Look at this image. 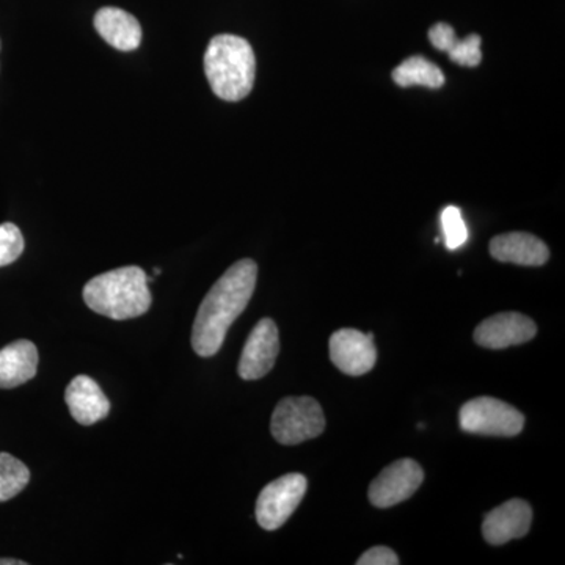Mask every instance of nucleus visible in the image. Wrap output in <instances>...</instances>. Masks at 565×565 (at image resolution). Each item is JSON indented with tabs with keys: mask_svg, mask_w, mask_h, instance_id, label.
<instances>
[{
	"mask_svg": "<svg viewBox=\"0 0 565 565\" xmlns=\"http://www.w3.org/2000/svg\"><path fill=\"white\" fill-rule=\"evenodd\" d=\"M256 278V263L253 259H241L214 282L193 322L192 348L196 355L210 359L221 351L230 327L250 302Z\"/></svg>",
	"mask_w": 565,
	"mask_h": 565,
	"instance_id": "1",
	"label": "nucleus"
},
{
	"mask_svg": "<svg viewBox=\"0 0 565 565\" xmlns=\"http://www.w3.org/2000/svg\"><path fill=\"white\" fill-rule=\"evenodd\" d=\"M204 73L212 92L223 102H243L250 95L256 77L255 52L241 36H214L204 52Z\"/></svg>",
	"mask_w": 565,
	"mask_h": 565,
	"instance_id": "2",
	"label": "nucleus"
},
{
	"mask_svg": "<svg viewBox=\"0 0 565 565\" xmlns=\"http://www.w3.org/2000/svg\"><path fill=\"white\" fill-rule=\"evenodd\" d=\"M84 300L95 313L128 321L147 313L152 297L147 274L140 267L126 266L92 278L85 285Z\"/></svg>",
	"mask_w": 565,
	"mask_h": 565,
	"instance_id": "3",
	"label": "nucleus"
},
{
	"mask_svg": "<svg viewBox=\"0 0 565 565\" xmlns=\"http://www.w3.org/2000/svg\"><path fill=\"white\" fill-rule=\"evenodd\" d=\"M326 429L321 404L310 396L285 397L275 407L270 430L278 444L294 446L319 437Z\"/></svg>",
	"mask_w": 565,
	"mask_h": 565,
	"instance_id": "4",
	"label": "nucleus"
},
{
	"mask_svg": "<svg viewBox=\"0 0 565 565\" xmlns=\"http://www.w3.org/2000/svg\"><path fill=\"white\" fill-rule=\"evenodd\" d=\"M459 422L463 433L489 437H515L525 427V416L515 407L489 396L476 397L465 404Z\"/></svg>",
	"mask_w": 565,
	"mask_h": 565,
	"instance_id": "5",
	"label": "nucleus"
},
{
	"mask_svg": "<svg viewBox=\"0 0 565 565\" xmlns=\"http://www.w3.org/2000/svg\"><path fill=\"white\" fill-rule=\"evenodd\" d=\"M308 481L303 475L281 476L264 487L256 501V520L266 531H275L288 522L307 493Z\"/></svg>",
	"mask_w": 565,
	"mask_h": 565,
	"instance_id": "6",
	"label": "nucleus"
},
{
	"mask_svg": "<svg viewBox=\"0 0 565 565\" xmlns=\"http://www.w3.org/2000/svg\"><path fill=\"white\" fill-rule=\"evenodd\" d=\"M424 481V471L418 462L401 459L386 467L370 486L371 504L379 509L408 500Z\"/></svg>",
	"mask_w": 565,
	"mask_h": 565,
	"instance_id": "7",
	"label": "nucleus"
},
{
	"mask_svg": "<svg viewBox=\"0 0 565 565\" xmlns=\"http://www.w3.org/2000/svg\"><path fill=\"white\" fill-rule=\"evenodd\" d=\"M330 360L341 373L363 375L370 373L377 362V349L373 333L355 329H341L330 337Z\"/></svg>",
	"mask_w": 565,
	"mask_h": 565,
	"instance_id": "8",
	"label": "nucleus"
},
{
	"mask_svg": "<svg viewBox=\"0 0 565 565\" xmlns=\"http://www.w3.org/2000/svg\"><path fill=\"white\" fill-rule=\"evenodd\" d=\"M280 353V334L273 319L264 318L252 330L241 355L239 373L244 381H258L273 371Z\"/></svg>",
	"mask_w": 565,
	"mask_h": 565,
	"instance_id": "9",
	"label": "nucleus"
},
{
	"mask_svg": "<svg viewBox=\"0 0 565 565\" xmlns=\"http://www.w3.org/2000/svg\"><path fill=\"white\" fill-rule=\"evenodd\" d=\"M537 334L533 319L520 313H500L476 327L475 341L486 349H505L527 343Z\"/></svg>",
	"mask_w": 565,
	"mask_h": 565,
	"instance_id": "10",
	"label": "nucleus"
},
{
	"mask_svg": "<svg viewBox=\"0 0 565 565\" xmlns=\"http://www.w3.org/2000/svg\"><path fill=\"white\" fill-rule=\"evenodd\" d=\"M533 509L526 501L515 500L498 505L486 515L482 534L490 545H504L530 533Z\"/></svg>",
	"mask_w": 565,
	"mask_h": 565,
	"instance_id": "11",
	"label": "nucleus"
},
{
	"mask_svg": "<svg viewBox=\"0 0 565 565\" xmlns=\"http://www.w3.org/2000/svg\"><path fill=\"white\" fill-rule=\"evenodd\" d=\"M71 416L82 426H92L106 418L110 403L99 385L88 375H77L65 392Z\"/></svg>",
	"mask_w": 565,
	"mask_h": 565,
	"instance_id": "12",
	"label": "nucleus"
},
{
	"mask_svg": "<svg viewBox=\"0 0 565 565\" xmlns=\"http://www.w3.org/2000/svg\"><path fill=\"white\" fill-rule=\"evenodd\" d=\"M490 255L497 262L537 267L548 262L550 250L544 241L533 234L515 232L493 237Z\"/></svg>",
	"mask_w": 565,
	"mask_h": 565,
	"instance_id": "13",
	"label": "nucleus"
},
{
	"mask_svg": "<svg viewBox=\"0 0 565 565\" xmlns=\"http://www.w3.org/2000/svg\"><path fill=\"white\" fill-rule=\"evenodd\" d=\"M95 29L107 44L121 52L136 51L143 36L137 18L117 7L99 10L95 14Z\"/></svg>",
	"mask_w": 565,
	"mask_h": 565,
	"instance_id": "14",
	"label": "nucleus"
},
{
	"mask_svg": "<svg viewBox=\"0 0 565 565\" xmlns=\"http://www.w3.org/2000/svg\"><path fill=\"white\" fill-rule=\"evenodd\" d=\"M39 370V351L32 341H14L0 351V388H17Z\"/></svg>",
	"mask_w": 565,
	"mask_h": 565,
	"instance_id": "15",
	"label": "nucleus"
},
{
	"mask_svg": "<svg viewBox=\"0 0 565 565\" xmlns=\"http://www.w3.org/2000/svg\"><path fill=\"white\" fill-rule=\"evenodd\" d=\"M393 81L399 87L423 85L427 88H440L445 84V74L435 63L427 61L422 55H414L394 68Z\"/></svg>",
	"mask_w": 565,
	"mask_h": 565,
	"instance_id": "16",
	"label": "nucleus"
},
{
	"mask_svg": "<svg viewBox=\"0 0 565 565\" xmlns=\"http://www.w3.org/2000/svg\"><path fill=\"white\" fill-rule=\"evenodd\" d=\"M31 481V471L17 457L0 452V503L20 494Z\"/></svg>",
	"mask_w": 565,
	"mask_h": 565,
	"instance_id": "17",
	"label": "nucleus"
},
{
	"mask_svg": "<svg viewBox=\"0 0 565 565\" xmlns=\"http://www.w3.org/2000/svg\"><path fill=\"white\" fill-rule=\"evenodd\" d=\"M441 228H444L445 244L449 250H457L467 243L468 228L459 207H445V211L441 212Z\"/></svg>",
	"mask_w": 565,
	"mask_h": 565,
	"instance_id": "18",
	"label": "nucleus"
},
{
	"mask_svg": "<svg viewBox=\"0 0 565 565\" xmlns=\"http://www.w3.org/2000/svg\"><path fill=\"white\" fill-rule=\"evenodd\" d=\"M481 36L468 35L467 39H457L452 41L448 52L449 58L460 66H468V68H475L482 61L481 52Z\"/></svg>",
	"mask_w": 565,
	"mask_h": 565,
	"instance_id": "19",
	"label": "nucleus"
},
{
	"mask_svg": "<svg viewBox=\"0 0 565 565\" xmlns=\"http://www.w3.org/2000/svg\"><path fill=\"white\" fill-rule=\"evenodd\" d=\"M25 243L21 230L14 223L0 225V267L17 262L24 252Z\"/></svg>",
	"mask_w": 565,
	"mask_h": 565,
	"instance_id": "20",
	"label": "nucleus"
},
{
	"mask_svg": "<svg viewBox=\"0 0 565 565\" xmlns=\"http://www.w3.org/2000/svg\"><path fill=\"white\" fill-rule=\"evenodd\" d=\"M359 565H397L399 557L388 546H374L356 561Z\"/></svg>",
	"mask_w": 565,
	"mask_h": 565,
	"instance_id": "21",
	"label": "nucleus"
},
{
	"mask_svg": "<svg viewBox=\"0 0 565 565\" xmlns=\"http://www.w3.org/2000/svg\"><path fill=\"white\" fill-rule=\"evenodd\" d=\"M429 40L435 50L446 52L451 46L452 41L456 40L455 29L446 22H438V24L430 28Z\"/></svg>",
	"mask_w": 565,
	"mask_h": 565,
	"instance_id": "22",
	"label": "nucleus"
},
{
	"mask_svg": "<svg viewBox=\"0 0 565 565\" xmlns=\"http://www.w3.org/2000/svg\"><path fill=\"white\" fill-rule=\"evenodd\" d=\"M28 563H24V561L20 559H10V557H7V559H0V565H25Z\"/></svg>",
	"mask_w": 565,
	"mask_h": 565,
	"instance_id": "23",
	"label": "nucleus"
},
{
	"mask_svg": "<svg viewBox=\"0 0 565 565\" xmlns=\"http://www.w3.org/2000/svg\"><path fill=\"white\" fill-rule=\"evenodd\" d=\"M156 275H161V269H154Z\"/></svg>",
	"mask_w": 565,
	"mask_h": 565,
	"instance_id": "24",
	"label": "nucleus"
}]
</instances>
